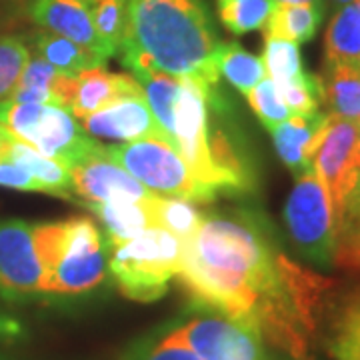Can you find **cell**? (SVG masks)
Segmentation results:
<instances>
[{"mask_svg":"<svg viewBox=\"0 0 360 360\" xmlns=\"http://www.w3.org/2000/svg\"><path fill=\"white\" fill-rule=\"evenodd\" d=\"M322 16H324L322 2H314V4L276 2L262 30L266 37H276V39L290 40L296 44H304L314 39L322 22Z\"/></svg>","mask_w":360,"mask_h":360,"instance_id":"21","label":"cell"},{"mask_svg":"<svg viewBox=\"0 0 360 360\" xmlns=\"http://www.w3.org/2000/svg\"><path fill=\"white\" fill-rule=\"evenodd\" d=\"M328 120L330 115L321 110L314 115H292L269 130L276 153L295 179L312 168V156L326 132Z\"/></svg>","mask_w":360,"mask_h":360,"instance_id":"15","label":"cell"},{"mask_svg":"<svg viewBox=\"0 0 360 360\" xmlns=\"http://www.w3.org/2000/svg\"><path fill=\"white\" fill-rule=\"evenodd\" d=\"M200 360H264V338L255 326L200 309L170 326Z\"/></svg>","mask_w":360,"mask_h":360,"instance_id":"10","label":"cell"},{"mask_svg":"<svg viewBox=\"0 0 360 360\" xmlns=\"http://www.w3.org/2000/svg\"><path fill=\"white\" fill-rule=\"evenodd\" d=\"M360 54V0L340 6L324 39V63H352Z\"/></svg>","mask_w":360,"mask_h":360,"instance_id":"22","label":"cell"},{"mask_svg":"<svg viewBox=\"0 0 360 360\" xmlns=\"http://www.w3.org/2000/svg\"><path fill=\"white\" fill-rule=\"evenodd\" d=\"M96 34L112 51L120 52L129 25V0H86Z\"/></svg>","mask_w":360,"mask_h":360,"instance_id":"28","label":"cell"},{"mask_svg":"<svg viewBox=\"0 0 360 360\" xmlns=\"http://www.w3.org/2000/svg\"><path fill=\"white\" fill-rule=\"evenodd\" d=\"M6 158H11L14 162H18L20 167L26 168L34 179L39 180L42 186V193L58 196L65 200H75V191H72V174L70 167L51 158V156L42 155L37 148H32L30 144L22 141L11 139L6 146Z\"/></svg>","mask_w":360,"mask_h":360,"instance_id":"18","label":"cell"},{"mask_svg":"<svg viewBox=\"0 0 360 360\" xmlns=\"http://www.w3.org/2000/svg\"><path fill=\"white\" fill-rule=\"evenodd\" d=\"M333 4H336V6H345V4H348V2H352V0H330Z\"/></svg>","mask_w":360,"mask_h":360,"instance_id":"38","label":"cell"},{"mask_svg":"<svg viewBox=\"0 0 360 360\" xmlns=\"http://www.w3.org/2000/svg\"><path fill=\"white\" fill-rule=\"evenodd\" d=\"M20 335V324L13 319H6L0 314V336H14Z\"/></svg>","mask_w":360,"mask_h":360,"instance_id":"35","label":"cell"},{"mask_svg":"<svg viewBox=\"0 0 360 360\" xmlns=\"http://www.w3.org/2000/svg\"><path fill=\"white\" fill-rule=\"evenodd\" d=\"M156 202V200H155ZM96 220L103 224L108 245H118L156 226L155 205L141 202H84Z\"/></svg>","mask_w":360,"mask_h":360,"instance_id":"19","label":"cell"},{"mask_svg":"<svg viewBox=\"0 0 360 360\" xmlns=\"http://www.w3.org/2000/svg\"><path fill=\"white\" fill-rule=\"evenodd\" d=\"M262 63L266 68V77L274 84L288 82L304 72L298 44L290 40L276 39V37H266L264 40Z\"/></svg>","mask_w":360,"mask_h":360,"instance_id":"29","label":"cell"},{"mask_svg":"<svg viewBox=\"0 0 360 360\" xmlns=\"http://www.w3.org/2000/svg\"><path fill=\"white\" fill-rule=\"evenodd\" d=\"M141 82L127 72H108L104 66H94L89 70H82L75 82V94L70 101V115L77 120L92 115L104 108L106 104L115 103L122 96L141 94Z\"/></svg>","mask_w":360,"mask_h":360,"instance_id":"16","label":"cell"},{"mask_svg":"<svg viewBox=\"0 0 360 360\" xmlns=\"http://www.w3.org/2000/svg\"><path fill=\"white\" fill-rule=\"evenodd\" d=\"M0 186L13 188V191H22V193H42L40 182L26 168L11 158H0ZM44 194V193H42Z\"/></svg>","mask_w":360,"mask_h":360,"instance_id":"34","label":"cell"},{"mask_svg":"<svg viewBox=\"0 0 360 360\" xmlns=\"http://www.w3.org/2000/svg\"><path fill=\"white\" fill-rule=\"evenodd\" d=\"M176 278L196 309L255 326L295 359L307 354L330 288L286 257L272 224L250 208L206 214L182 243Z\"/></svg>","mask_w":360,"mask_h":360,"instance_id":"1","label":"cell"},{"mask_svg":"<svg viewBox=\"0 0 360 360\" xmlns=\"http://www.w3.org/2000/svg\"><path fill=\"white\" fill-rule=\"evenodd\" d=\"M44 283L42 295L68 298L92 292L108 274V250L86 217L34 224Z\"/></svg>","mask_w":360,"mask_h":360,"instance_id":"4","label":"cell"},{"mask_svg":"<svg viewBox=\"0 0 360 360\" xmlns=\"http://www.w3.org/2000/svg\"><path fill=\"white\" fill-rule=\"evenodd\" d=\"M106 156L158 196L186 198L196 205L212 202L219 196L194 179L182 156L165 141L142 139L104 146Z\"/></svg>","mask_w":360,"mask_h":360,"instance_id":"7","label":"cell"},{"mask_svg":"<svg viewBox=\"0 0 360 360\" xmlns=\"http://www.w3.org/2000/svg\"><path fill=\"white\" fill-rule=\"evenodd\" d=\"M168 144L182 156L194 179L217 196L248 194L257 188V170L229 122L220 86L180 78Z\"/></svg>","mask_w":360,"mask_h":360,"instance_id":"3","label":"cell"},{"mask_svg":"<svg viewBox=\"0 0 360 360\" xmlns=\"http://www.w3.org/2000/svg\"><path fill=\"white\" fill-rule=\"evenodd\" d=\"M180 264L182 243L158 224L108 250V272L116 288L134 302L162 298L170 281L179 276Z\"/></svg>","mask_w":360,"mask_h":360,"instance_id":"5","label":"cell"},{"mask_svg":"<svg viewBox=\"0 0 360 360\" xmlns=\"http://www.w3.org/2000/svg\"><path fill=\"white\" fill-rule=\"evenodd\" d=\"M72 174V191L75 196L84 202H141L155 205L158 194L142 186L139 180L129 174L112 158L106 156L104 146L94 155L82 158L75 167Z\"/></svg>","mask_w":360,"mask_h":360,"instance_id":"12","label":"cell"},{"mask_svg":"<svg viewBox=\"0 0 360 360\" xmlns=\"http://www.w3.org/2000/svg\"><path fill=\"white\" fill-rule=\"evenodd\" d=\"M44 269L37 248L34 224L28 220H0V298L30 302L42 295Z\"/></svg>","mask_w":360,"mask_h":360,"instance_id":"11","label":"cell"},{"mask_svg":"<svg viewBox=\"0 0 360 360\" xmlns=\"http://www.w3.org/2000/svg\"><path fill=\"white\" fill-rule=\"evenodd\" d=\"M219 34L202 0H129L120 60L132 77L160 72L219 86Z\"/></svg>","mask_w":360,"mask_h":360,"instance_id":"2","label":"cell"},{"mask_svg":"<svg viewBox=\"0 0 360 360\" xmlns=\"http://www.w3.org/2000/svg\"><path fill=\"white\" fill-rule=\"evenodd\" d=\"M274 4V0H217L220 22L236 37L262 30Z\"/></svg>","mask_w":360,"mask_h":360,"instance_id":"27","label":"cell"},{"mask_svg":"<svg viewBox=\"0 0 360 360\" xmlns=\"http://www.w3.org/2000/svg\"><path fill=\"white\" fill-rule=\"evenodd\" d=\"M82 129L90 136L110 139V141L132 142L142 139H158L167 142L162 129L158 127L144 92L122 96L104 108L84 116L80 120Z\"/></svg>","mask_w":360,"mask_h":360,"instance_id":"13","label":"cell"},{"mask_svg":"<svg viewBox=\"0 0 360 360\" xmlns=\"http://www.w3.org/2000/svg\"><path fill=\"white\" fill-rule=\"evenodd\" d=\"M0 360H13V359H8L6 354H0Z\"/></svg>","mask_w":360,"mask_h":360,"instance_id":"40","label":"cell"},{"mask_svg":"<svg viewBox=\"0 0 360 360\" xmlns=\"http://www.w3.org/2000/svg\"><path fill=\"white\" fill-rule=\"evenodd\" d=\"M153 210L156 224L172 232L180 243H188L206 217L196 202L176 196H158Z\"/></svg>","mask_w":360,"mask_h":360,"instance_id":"25","label":"cell"},{"mask_svg":"<svg viewBox=\"0 0 360 360\" xmlns=\"http://www.w3.org/2000/svg\"><path fill=\"white\" fill-rule=\"evenodd\" d=\"M276 89H278L284 104L288 106V110L292 115H314V112H319V106L322 104L319 77H312L304 70L300 77L283 82V84H276Z\"/></svg>","mask_w":360,"mask_h":360,"instance_id":"32","label":"cell"},{"mask_svg":"<svg viewBox=\"0 0 360 360\" xmlns=\"http://www.w3.org/2000/svg\"><path fill=\"white\" fill-rule=\"evenodd\" d=\"M274 2H286V4H314V2H322L324 0H274Z\"/></svg>","mask_w":360,"mask_h":360,"instance_id":"37","label":"cell"},{"mask_svg":"<svg viewBox=\"0 0 360 360\" xmlns=\"http://www.w3.org/2000/svg\"><path fill=\"white\" fill-rule=\"evenodd\" d=\"M312 168L326 186L336 232L360 184V122L330 115Z\"/></svg>","mask_w":360,"mask_h":360,"instance_id":"9","label":"cell"},{"mask_svg":"<svg viewBox=\"0 0 360 360\" xmlns=\"http://www.w3.org/2000/svg\"><path fill=\"white\" fill-rule=\"evenodd\" d=\"M120 360H200L168 328L158 335L144 336L127 348Z\"/></svg>","mask_w":360,"mask_h":360,"instance_id":"30","label":"cell"},{"mask_svg":"<svg viewBox=\"0 0 360 360\" xmlns=\"http://www.w3.org/2000/svg\"><path fill=\"white\" fill-rule=\"evenodd\" d=\"M246 98H248L250 108L255 110V115L260 118V122L269 130L292 116L288 106L284 104L276 84L269 77L262 78L257 86L246 94Z\"/></svg>","mask_w":360,"mask_h":360,"instance_id":"33","label":"cell"},{"mask_svg":"<svg viewBox=\"0 0 360 360\" xmlns=\"http://www.w3.org/2000/svg\"><path fill=\"white\" fill-rule=\"evenodd\" d=\"M30 58V46L20 37H0V103L11 101Z\"/></svg>","mask_w":360,"mask_h":360,"instance_id":"31","label":"cell"},{"mask_svg":"<svg viewBox=\"0 0 360 360\" xmlns=\"http://www.w3.org/2000/svg\"><path fill=\"white\" fill-rule=\"evenodd\" d=\"M28 14L40 30L77 42L104 65L115 56L96 34L86 0H28Z\"/></svg>","mask_w":360,"mask_h":360,"instance_id":"14","label":"cell"},{"mask_svg":"<svg viewBox=\"0 0 360 360\" xmlns=\"http://www.w3.org/2000/svg\"><path fill=\"white\" fill-rule=\"evenodd\" d=\"M319 80L328 115L360 122V68L350 63H324Z\"/></svg>","mask_w":360,"mask_h":360,"instance_id":"20","label":"cell"},{"mask_svg":"<svg viewBox=\"0 0 360 360\" xmlns=\"http://www.w3.org/2000/svg\"><path fill=\"white\" fill-rule=\"evenodd\" d=\"M13 136L6 132V129L0 124V158H4V153H6V146H8V141H11Z\"/></svg>","mask_w":360,"mask_h":360,"instance_id":"36","label":"cell"},{"mask_svg":"<svg viewBox=\"0 0 360 360\" xmlns=\"http://www.w3.org/2000/svg\"><path fill=\"white\" fill-rule=\"evenodd\" d=\"M0 124L13 139L68 167H75L103 146L89 136L70 110L58 104L0 103Z\"/></svg>","mask_w":360,"mask_h":360,"instance_id":"6","label":"cell"},{"mask_svg":"<svg viewBox=\"0 0 360 360\" xmlns=\"http://www.w3.org/2000/svg\"><path fill=\"white\" fill-rule=\"evenodd\" d=\"M214 65L220 77L243 94H248L266 78L262 56L248 52L238 42H220L214 52Z\"/></svg>","mask_w":360,"mask_h":360,"instance_id":"23","label":"cell"},{"mask_svg":"<svg viewBox=\"0 0 360 360\" xmlns=\"http://www.w3.org/2000/svg\"><path fill=\"white\" fill-rule=\"evenodd\" d=\"M284 224L298 255L319 269L336 260V236L333 206L314 168L296 179L284 205Z\"/></svg>","mask_w":360,"mask_h":360,"instance_id":"8","label":"cell"},{"mask_svg":"<svg viewBox=\"0 0 360 360\" xmlns=\"http://www.w3.org/2000/svg\"><path fill=\"white\" fill-rule=\"evenodd\" d=\"M324 345L335 360H360V284L328 304Z\"/></svg>","mask_w":360,"mask_h":360,"instance_id":"17","label":"cell"},{"mask_svg":"<svg viewBox=\"0 0 360 360\" xmlns=\"http://www.w3.org/2000/svg\"><path fill=\"white\" fill-rule=\"evenodd\" d=\"M350 65H354V66H356V68H360V54H359V56H356V58H354V60H352V63H350Z\"/></svg>","mask_w":360,"mask_h":360,"instance_id":"39","label":"cell"},{"mask_svg":"<svg viewBox=\"0 0 360 360\" xmlns=\"http://www.w3.org/2000/svg\"><path fill=\"white\" fill-rule=\"evenodd\" d=\"M75 82H77V77L63 75L60 70H56L46 60H42L40 56L30 54L16 89L44 90L54 98V103L58 106H65L68 110L72 94H75Z\"/></svg>","mask_w":360,"mask_h":360,"instance_id":"26","label":"cell"},{"mask_svg":"<svg viewBox=\"0 0 360 360\" xmlns=\"http://www.w3.org/2000/svg\"><path fill=\"white\" fill-rule=\"evenodd\" d=\"M34 49H37V56L68 77H78L82 70L104 66L101 58H96L92 52L82 49L80 44L63 37H56L46 30H40L34 37Z\"/></svg>","mask_w":360,"mask_h":360,"instance_id":"24","label":"cell"}]
</instances>
